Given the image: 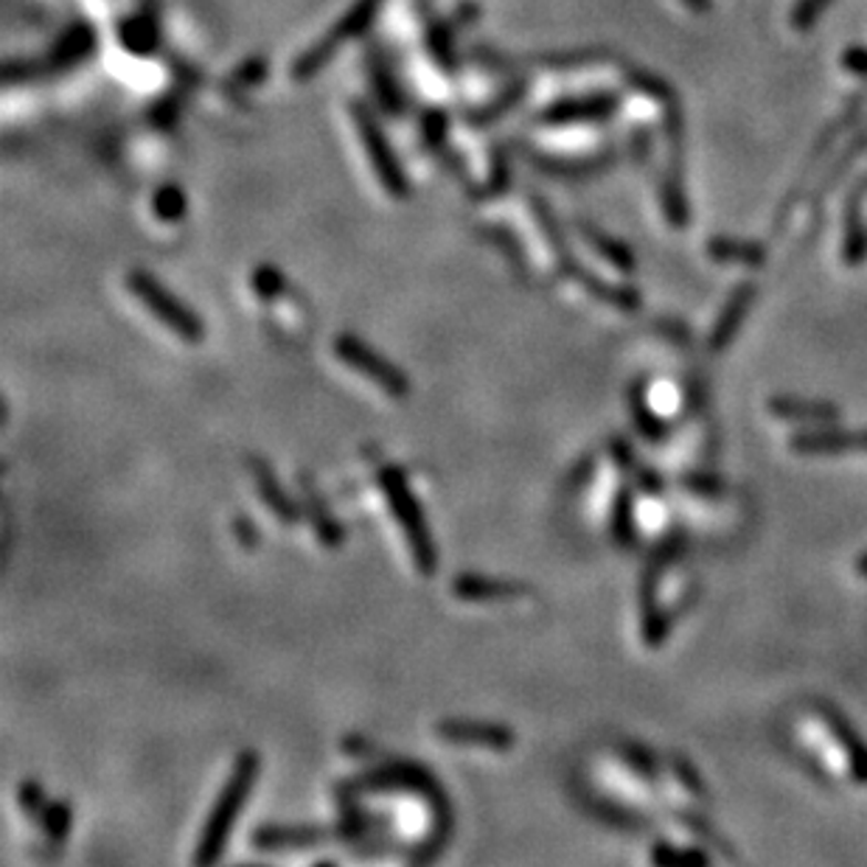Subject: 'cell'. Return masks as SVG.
Masks as SVG:
<instances>
[{
    "label": "cell",
    "mask_w": 867,
    "mask_h": 867,
    "mask_svg": "<svg viewBox=\"0 0 867 867\" xmlns=\"http://www.w3.org/2000/svg\"><path fill=\"white\" fill-rule=\"evenodd\" d=\"M334 357L343 359L348 368L363 374L368 383H374L376 388H383L385 394L394 396V399H405V396L410 394V383H407L405 370L396 368L390 359H385L376 348H370L368 343L354 337V334H341V337L334 341Z\"/></svg>",
    "instance_id": "obj_4"
},
{
    "label": "cell",
    "mask_w": 867,
    "mask_h": 867,
    "mask_svg": "<svg viewBox=\"0 0 867 867\" xmlns=\"http://www.w3.org/2000/svg\"><path fill=\"white\" fill-rule=\"evenodd\" d=\"M752 295H755V290H752V286H744V290H739L733 297H730L728 310H724V315L719 317V323H715L713 328V337H710V348H713V352H722V348L733 341V334L739 332L741 321H744L746 310H750Z\"/></svg>",
    "instance_id": "obj_11"
},
{
    "label": "cell",
    "mask_w": 867,
    "mask_h": 867,
    "mask_svg": "<svg viewBox=\"0 0 867 867\" xmlns=\"http://www.w3.org/2000/svg\"><path fill=\"white\" fill-rule=\"evenodd\" d=\"M253 286H255V292H259L261 297H275L281 290H284V281H281V275L275 273V270L264 268V270H259V273H255Z\"/></svg>",
    "instance_id": "obj_16"
},
{
    "label": "cell",
    "mask_w": 867,
    "mask_h": 867,
    "mask_svg": "<svg viewBox=\"0 0 867 867\" xmlns=\"http://www.w3.org/2000/svg\"><path fill=\"white\" fill-rule=\"evenodd\" d=\"M797 452L825 456V452H867V430L861 432H812L792 441Z\"/></svg>",
    "instance_id": "obj_8"
},
{
    "label": "cell",
    "mask_w": 867,
    "mask_h": 867,
    "mask_svg": "<svg viewBox=\"0 0 867 867\" xmlns=\"http://www.w3.org/2000/svg\"><path fill=\"white\" fill-rule=\"evenodd\" d=\"M18 806H20V812L29 814L31 819L43 817L45 806H49V803H45L43 786H40V783H36V781H23V783H20V786H18Z\"/></svg>",
    "instance_id": "obj_14"
},
{
    "label": "cell",
    "mask_w": 867,
    "mask_h": 867,
    "mask_svg": "<svg viewBox=\"0 0 867 867\" xmlns=\"http://www.w3.org/2000/svg\"><path fill=\"white\" fill-rule=\"evenodd\" d=\"M255 777H259V755L253 750L239 752L231 777L219 788L217 803H213L206 828L200 834V843H197V865H213L222 856L224 845L231 839L233 825H237L239 814H242L244 803H248L250 792H253Z\"/></svg>",
    "instance_id": "obj_1"
},
{
    "label": "cell",
    "mask_w": 867,
    "mask_h": 867,
    "mask_svg": "<svg viewBox=\"0 0 867 867\" xmlns=\"http://www.w3.org/2000/svg\"><path fill=\"white\" fill-rule=\"evenodd\" d=\"M233 531H237V536H239V542H242V545L253 547L255 542H259V534H255V525L250 520H244V516H239V520L233 522Z\"/></svg>",
    "instance_id": "obj_18"
},
{
    "label": "cell",
    "mask_w": 867,
    "mask_h": 867,
    "mask_svg": "<svg viewBox=\"0 0 867 867\" xmlns=\"http://www.w3.org/2000/svg\"><path fill=\"white\" fill-rule=\"evenodd\" d=\"M40 825H43V832L49 834L54 843L65 839L67 832H71V806H67V803H49L43 817H40Z\"/></svg>",
    "instance_id": "obj_13"
},
{
    "label": "cell",
    "mask_w": 867,
    "mask_h": 867,
    "mask_svg": "<svg viewBox=\"0 0 867 867\" xmlns=\"http://www.w3.org/2000/svg\"><path fill=\"white\" fill-rule=\"evenodd\" d=\"M127 286L129 292L138 297L140 304L153 312V315L158 317L171 334H177L180 341L200 343L202 337H206V323H202L195 312L188 310L180 297L171 295L158 279H153L149 273H140L138 270V273L127 275Z\"/></svg>",
    "instance_id": "obj_3"
},
{
    "label": "cell",
    "mask_w": 867,
    "mask_h": 867,
    "mask_svg": "<svg viewBox=\"0 0 867 867\" xmlns=\"http://www.w3.org/2000/svg\"><path fill=\"white\" fill-rule=\"evenodd\" d=\"M441 741L458 746H485V750H511L514 746V730L498 722H478V719H447L436 728Z\"/></svg>",
    "instance_id": "obj_5"
},
{
    "label": "cell",
    "mask_w": 867,
    "mask_h": 867,
    "mask_svg": "<svg viewBox=\"0 0 867 867\" xmlns=\"http://www.w3.org/2000/svg\"><path fill=\"white\" fill-rule=\"evenodd\" d=\"M856 571H859L861 576H867V553L859 558V562H856Z\"/></svg>",
    "instance_id": "obj_19"
},
{
    "label": "cell",
    "mask_w": 867,
    "mask_h": 867,
    "mask_svg": "<svg viewBox=\"0 0 867 867\" xmlns=\"http://www.w3.org/2000/svg\"><path fill=\"white\" fill-rule=\"evenodd\" d=\"M452 593L461 600H511L525 593V587L516 582H503V578H483L474 573H461L452 582Z\"/></svg>",
    "instance_id": "obj_7"
},
{
    "label": "cell",
    "mask_w": 867,
    "mask_h": 867,
    "mask_svg": "<svg viewBox=\"0 0 867 867\" xmlns=\"http://www.w3.org/2000/svg\"><path fill=\"white\" fill-rule=\"evenodd\" d=\"M334 832L328 828H317V825H261L253 832V845L259 850H306L315 845L326 843L328 837H334Z\"/></svg>",
    "instance_id": "obj_6"
},
{
    "label": "cell",
    "mask_w": 867,
    "mask_h": 867,
    "mask_svg": "<svg viewBox=\"0 0 867 867\" xmlns=\"http://www.w3.org/2000/svg\"><path fill=\"white\" fill-rule=\"evenodd\" d=\"M379 483H383V492L385 498H388L390 514L396 516L401 534H405L407 545H410L412 562H416V567H419V573L432 576L438 564V553H436V545H432L425 511H421L416 494L410 492L405 474H401L399 469H383V472H379Z\"/></svg>",
    "instance_id": "obj_2"
},
{
    "label": "cell",
    "mask_w": 867,
    "mask_h": 867,
    "mask_svg": "<svg viewBox=\"0 0 867 867\" xmlns=\"http://www.w3.org/2000/svg\"><path fill=\"white\" fill-rule=\"evenodd\" d=\"M713 255H719V259H741L744 264H755V261L761 259V250L759 248H746V244H724V242H713Z\"/></svg>",
    "instance_id": "obj_15"
},
{
    "label": "cell",
    "mask_w": 867,
    "mask_h": 867,
    "mask_svg": "<svg viewBox=\"0 0 867 867\" xmlns=\"http://www.w3.org/2000/svg\"><path fill=\"white\" fill-rule=\"evenodd\" d=\"M828 719V724L834 728V733H837V739L843 741L845 746V759H848L850 764V772L856 775V781L859 783H867V746L861 744L859 739L854 735V730L848 728V722H845L843 715L837 713H828L825 715Z\"/></svg>",
    "instance_id": "obj_12"
},
{
    "label": "cell",
    "mask_w": 867,
    "mask_h": 867,
    "mask_svg": "<svg viewBox=\"0 0 867 867\" xmlns=\"http://www.w3.org/2000/svg\"><path fill=\"white\" fill-rule=\"evenodd\" d=\"M250 469H253V478H255V485H259L261 500L270 505V511H273L281 522H286V525H290V522H297L301 511H297L295 503L286 498V492L279 485V480H275L273 469H270L264 461H250Z\"/></svg>",
    "instance_id": "obj_9"
},
{
    "label": "cell",
    "mask_w": 867,
    "mask_h": 867,
    "mask_svg": "<svg viewBox=\"0 0 867 867\" xmlns=\"http://www.w3.org/2000/svg\"><path fill=\"white\" fill-rule=\"evenodd\" d=\"M629 500H626V494H620L618 500V511H615V536H618L620 542L629 540V531H631V520H629Z\"/></svg>",
    "instance_id": "obj_17"
},
{
    "label": "cell",
    "mask_w": 867,
    "mask_h": 867,
    "mask_svg": "<svg viewBox=\"0 0 867 867\" xmlns=\"http://www.w3.org/2000/svg\"><path fill=\"white\" fill-rule=\"evenodd\" d=\"M770 410L775 412L777 419L788 421H812V425H828L839 416V410L834 405H819V401H795L786 396H777L770 401Z\"/></svg>",
    "instance_id": "obj_10"
}]
</instances>
